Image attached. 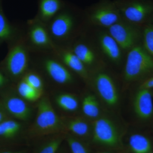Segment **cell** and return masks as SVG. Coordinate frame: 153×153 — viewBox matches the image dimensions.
Listing matches in <instances>:
<instances>
[{"instance_id":"cell-23","label":"cell","mask_w":153,"mask_h":153,"mask_svg":"<svg viewBox=\"0 0 153 153\" xmlns=\"http://www.w3.org/2000/svg\"><path fill=\"white\" fill-rule=\"evenodd\" d=\"M82 112L85 116L95 120L100 117V108L98 100L94 95L88 94L82 101Z\"/></svg>"},{"instance_id":"cell-7","label":"cell","mask_w":153,"mask_h":153,"mask_svg":"<svg viewBox=\"0 0 153 153\" xmlns=\"http://www.w3.org/2000/svg\"><path fill=\"white\" fill-rule=\"evenodd\" d=\"M24 38L31 52L54 50L47 25L34 17L24 23Z\"/></svg>"},{"instance_id":"cell-28","label":"cell","mask_w":153,"mask_h":153,"mask_svg":"<svg viewBox=\"0 0 153 153\" xmlns=\"http://www.w3.org/2000/svg\"><path fill=\"white\" fill-rule=\"evenodd\" d=\"M143 47L153 58V25H146L143 33Z\"/></svg>"},{"instance_id":"cell-12","label":"cell","mask_w":153,"mask_h":153,"mask_svg":"<svg viewBox=\"0 0 153 153\" xmlns=\"http://www.w3.org/2000/svg\"><path fill=\"white\" fill-rule=\"evenodd\" d=\"M13 85L0 95V101L10 117L27 120L31 116V109L23 99L13 92Z\"/></svg>"},{"instance_id":"cell-5","label":"cell","mask_w":153,"mask_h":153,"mask_svg":"<svg viewBox=\"0 0 153 153\" xmlns=\"http://www.w3.org/2000/svg\"><path fill=\"white\" fill-rule=\"evenodd\" d=\"M64 128L62 120L57 116L49 99L42 97L38 105V111L31 137L41 138L62 132Z\"/></svg>"},{"instance_id":"cell-36","label":"cell","mask_w":153,"mask_h":153,"mask_svg":"<svg viewBox=\"0 0 153 153\" xmlns=\"http://www.w3.org/2000/svg\"><path fill=\"white\" fill-rule=\"evenodd\" d=\"M149 153H153V152H151Z\"/></svg>"},{"instance_id":"cell-4","label":"cell","mask_w":153,"mask_h":153,"mask_svg":"<svg viewBox=\"0 0 153 153\" xmlns=\"http://www.w3.org/2000/svg\"><path fill=\"white\" fill-rule=\"evenodd\" d=\"M123 137L114 122L108 118L100 117L92 124L89 145L93 149L123 152Z\"/></svg>"},{"instance_id":"cell-9","label":"cell","mask_w":153,"mask_h":153,"mask_svg":"<svg viewBox=\"0 0 153 153\" xmlns=\"http://www.w3.org/2000/svg\"><path fill=\"white\" fill-rule=\"evenodd\" d=\"M84 13L91 24L108 29L123 20L114 1L111 0H100Z\"/></svg>"},{"instance_id":"cell-8","label":"cell","mask_w":153,"mask_h":153,"mask_svg":"<svg viewBox=\"0 0 153 153\" xmlns=\"http://www.w3.org/2000/svg\"><path fill=\"white\" fill-rule=\"evenodd\" d=\"M123 21L137 25L153 15V0H113Z\"/></svg>"},{"instance_id":"cell-34","label":"cell","mask_w":153,"mask_h":153,"mask_svg":"<svg viewBox=\"0 0 153 153\" xmlns=\"http://www.w3.org/2000/svg\"><path fill=\"white\" fill-rule=\"evenodd\" d=\"M64 142L61 145L57 153H71L66 141H65L66 143L64 144Z\"/></svg>"},{"instance_id":"cell-25","label":"cell","mask_w":153,"mask_h":153,"mask_svg":"<svg viewBox=\"0 0 153 153\" xmlns=\"http://www.w3.org/2000/svg\"><path fill=\"white\" fill-rule=\"evenodd\" d=\"M56 102L59 107L69 112L76 111L79 107L77 98L71 94H60L56 97Z\"/></svg>"},{"instance_id":"cell-6","label":"cell","mask_w":153,"mask_h":153,"mask_svg":"<svg viewBox=\"0 0 153 153\" xmlns=\"http://www.w3.org/2000/svg\"><path fill=\"white\" fill-rule=\"evenodd\" d=\"M153 75V58L143 46L137 45L129 50L124 78L131 82L146 79Z\"/></svg>"},{"instance_id":"cell-2","label":"cell","mask_w":153,"mask_h":153,"mask_svg":"<svg viewBox=\"0 0 153 153\" xmlns=\"http://www.w3.org/2000/svg\"><path fill=\"white\" fill-rule=\"evenodd\" d=\"M8 52L0 63V69L16 84L31 68L30 51L24 36L7 45Z\"/></svg>"},{"instance_id":"cell-32","label":"cell","mask_w":153,"mask_h":153,"mask_svg":"<svg viewBox=\"0 0 153 153\" xmlns=\"http://www.w3.org/2000/svg\"><path fill=\"white\" fill-rule=\"evenodd\" d=\"M9 118L11 117L9 116L7 113L6 112L1 102L0 101V123Z\"/></svg>"},{"instance_id":"cell-3","label":"cell","mask_w":153,"mask_h":153,"mask_svg":"<svg viewBox=\"0 0 153 153\" xmlns=\"http://www.w3.org/2000/svg\"><path fill=\"white\" fill-rule=\"evenodd\" d=\"M31 68L41 70L53 83L60 85H70L74 82L71 70L60 60L54 50L31 52Z\"/></svg>"},{"instance_id":"cell-24","label":"cell","mask_w":153,"mask_h":153,"mask_svg":"<svg viewBox=\"0 0 153 153\" xmlns=\"http://www.w3.org/2000/svg\"><path fill=\"white\" fill-rule=\"evenodd\" d=\"M15 88L18 95L22 99L27 101L35 102L41 99L43 92L36 90L21 79L16 83Z\"/></svg>"},{"instance_id":"cell-1","label":"cell","mask_w":153,"mask_h":153,"mask_svg":"<svg viewBox=\"0 0 153 153\" xmlns=\"http://www.w3.org/2000/svg\"><path fill=\"white\" fill-rule=\"evenodd\" d=\"M79 25V11L66 2L47 26L55 47H68L75 41Z\"/></svg>"},{"instance_id":"cell-29","label":"cell","mask_w":153,"mask_h":153,"mask_svg":"<svg viewBox=\"0 0 153 153\" xmlns=\"http://www.w3.org/2000/svg\"><path fill=\"white\" fill-rule=\"evenodd\" d=\"M13 83L0 69V95L13 85Z\"/></svg>"},{"instance_id":"cell-31","label":"cell","mask_w":153,"mask_h":153,"mask_svg":"<svg viewBox=\"0 0 153 153\" xmlns=\"http://www.w3.org/2000/svg\"><path fill=\"white\" fill-rule=\"evenodd\" d=\"M30 152L29 150L18 149V147L0 150V153H30Z\"/></svg>"},{"instance_id":"cell-16","label":"cell","mask_w":153,"mask_h":153,"mask_svg":"<svg viewBox=\"0 0 153 153\" xmlns=\"http://www.w3.org/2000/svg\"><path fill=\"white\" fill-rule=\"evenodd\" d=\"M55 54L71 71H74L86 81L90 78L88 70L85 65L69 47H55Z\"/></svg>"},{"instance_id":"cell-26","label":"cell","mask_w":153,"mask_h":153,"mask_svg":"<svg viewBox=\"0 0 153 153\" xmlns=\"http://www.w3.org/2000/svg\"><path fill=\"white\" fill-rule=\"evenodd\" d=\"M65 141L71 153H92L90 145L70 134H66Z\"/></svg>"},{"instance_id":"cell-35","label":"cell","mask_w":153,"mask_h":153,"mask_svg":"<svg viewBox=\"0 0 153 153\" xmlns=\"http://www.w3.org/2000/svg\"><path fill=\"white\" fill-rule=\"evenodd\" d=\"M152 21L153 23V15L152 16Z\"/></svg>"},{"instance_id":"cell-18","label":"cell","mask_w":153,"mask_h":153,"mask_svg":"<svg viewBox=\"0 0 153 153\" xmlns=\"http://www.w3.org/2000/svg\"><path fill=\"white\" fill-rule=\"evenodd\" d=\"M63 0H38V11L35 18L47 25L63 9Z\"/></svg>"},{"instance_id":"cell-30","label":"cell","mask_w":153,"mask_h":153,"mask_svg":"<svg viewBox=\"0 0 153 153\" xmlns=\"http://www.w3.org/2000/svg\"><path fill=\"white\" fill-rule=\"evenodd\" d=\"M139 88L151 89L153 88V75L145 79L139 87Z\"/></svg>"},{"instance_id":"cell-33","label":"cell","mask_w":153,"mask_h":153,"mask_svg":"<svg viewBox=\"0 0 153 153\" xmlns=\"http://www.w3.org/2000/svg\"><path fill=\"white\" fill-rule=\"evenodd\" d=\"M92 153H123V151L120 152V151L112 150L93 149V148H92Z\"/></svg>"},{"instance_id":"cell-14","label":"cell","mask_w":153,"mask_h":153,"mask_svg":"<svg viewBox=\"0 0 153 153\" xmlns=\"http://www.w3.org/2000/svg\"><path fill=\"white\" fill-rule=\"evenodd\" d=\"M24 31V24H13L9 21L3 10L2 0H0V47L4 44L8 45L21 38Z\"/></svg>"},{"instance_id":"cell-19","label":"cell","mask_w":153,"mask_h":153,"mask_svg":"<svg viewBox=\"0 0 153 153\" xmlns=\"http://www.w3.org/2000/svg\"><path fill=\"white\" fill-rule=\"evenodd\" d=\"M64 124V127L71 135L89 144L91 137L92 127L81 117H72L69 119Z\"/></svg>"},{"instance_id":"cell-20","label":"cell","mask_w":153,"mask_h":153,"mask_svg":"<svg viewBox=\"0 0 153 153\" xmlns=\"http://www.w3.org/2000/svg\"><path fill=\"white\" fill-rule=\"evenodd\" d=\"M100 45L103 53L114 63L120 62L122 58L121 48L109 33H102L99 37Z\"/></svg>"},{"instance_id":"cell-21","label":"cell","mask_w":153,"mask_h":153,"mask_svg":"<svg viewBox=\"0 0 153 153\" xmlns=\"http://www.w3.org/2000/svg\"><path fill=\"white\" fill-rule=\"evenodd\" d=\"M69 48L77 56L87 68L95 63L97 57L95 52L87 43L82 39L75 40Z\"/></svg>"},{"instance_id":"cell-17","label":"cell","mask_w":153,"mask_h":153,"mask_svg":"<svg viewBox=\"0 0 153 153\" xmlns=\"http://www.w3.org/2000/svg\"><path fill=\"white\" fill-rule=\"evenodd\" d=\"M153 152V140L144 134L135 133L124 143L123 153H149Z\"/></svg>"},{"instance_id":"cell-27","label":"cell","mask_w":153,"mask_h":153,"mask_svg":"<svg viewBox=\"0 0 153 153\" xmlns=\"http://www.w3.org/2000/svg\"><path fill=\"white\" fill-rule=\"evenodd\" d=\"M35 89L43 92L44 87V79L39 73L31 68L22 78Z\"/></svg>"},{"instance_id":"cell-22","label":"cell","mask_w":153,"mask_h":153,"mask_svg":"<svg viewBox=\"0 0 153 153\" xmlns=\"http://www.w3.org/2000/svg\"><path fill=\"white\" fill-rule=\"evenodd\" d=\"M66 134L61 133L47 137L36 144L30 153H57L65 141Z\"/></svg>"},{"instance_id":"cell-13","label":"cell","mask_w":153,"mask_h":153,"mask_svg":"<svg viewBox=\"0 0 153 153\" xmlns=\"http://www.w3.org/2000/svg\"><path fill=\"white\" fill-rule=\"evenodd\" d=\"M22 124L12 118L0 123V150L19 147L21 145Z\"/></svg>"},{"instance_id":"cell-10","label":"cell","mask_w":153,"mask_h":153,"mask_svg":"<svg viewBox=\"0 0 153 153\" xmlns=\"http://www.w3.org/2000/svg\"><path fill=\"white\" fill-rule=\"evenodd\" d=\"M93 83L97 94L105 105L111 108L118 105L120 96L112 77L105 72H98L93 77Z\"/></svg>"},{"instance_id":"cell-15","label":"cell","mask_w":153,"mask_h":153,"mask_svg":"<svg viewBox=\"0 0 153 153\" xmlns=\"http://www.w3.org/2000/svg\"><path fill=\"white\" fill-rule=\"evenodd\" d=\"M133 109L141 120L148 121L152 118L153 101L151 89L139 88L134 97Z\"/></svg>"},{"instance_id":"cell-11","label":"cell","mask_w":153,"mask_h":153,"mask_svg":"<svg viewBox=\"0 0 153 153\" xmlns=\"http://www.w3.org/2000/svg\"><path fill=\"white\" fill-rule=\"evenodd\" d=\"M108 33L121 49L129 50L137 45L141 33L136 25L122 20L108 28Z\"/></svg>"}]
</instances>
